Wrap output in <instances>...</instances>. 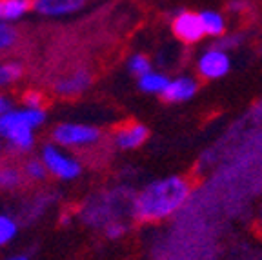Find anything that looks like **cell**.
<instances>
[{
    "instance_id": "22",
    "label": "cell",
    "mask_w": 262,
    "mask_h": 260,
    "mask_svg": "<svg viewBox=\"0 0 262 260\" xmlns=\"http://www.w3.org/2000/svg\"><path fill=\"white\" fill-rule=\"evenodd\" d=\"M22 104H26V107H42L44 106V95L37 90H29L22 95Z\"/></svg>"
},
{
    "instance_id": "4",
    "label": "cell",
    "mask_w": 262,
    "mask_h": 260,
    "mask_svg": "<svg viewBox=\"0 0 262 260\" xmlns=\"http://www.w3.org/2000/svg\"><path fill=\"white\" fill-rule=\"evenodd\" d=\"M42 160H44L49 173L60 180H73L80 175L82 171V166L78 164V160H75L70 155L62 153L53 144L44 146V149H42Z\"/></svg>"
},
{
    "instance_id": "9",
    "label": "cell",
    "mask_w": 262,
    "mask_h": 260,
    "mask_svg": "<svg viewBox=\"0 0 262 260\" xmlns=\"http://www.w3.org/2000/svg\"><path fill=\"white\" fill-rule=\"evenodd\" d=\"M84 6V0H33V9L44 16H60L75 13Z\"/></svg>"
},
{
    "instance_id": "19",
    "label": "cell",
    "mask_w": 262,
    "mask_h": 260,
    "mask_svg": "<svg viewBox=\"0 0 262 260\" xmlns=\"http://www.w3.org/2000/svg\"><path fill=\"white\" fill-rule=\"evenodd\" d=\"M18 40V31L11 26H8L6 22H0V51L9 49L16 44Z\"/></svg>"
},
{
    "instance_id": "6",
    "label": "cell",
    "mask_w": 262,
    "mask_h": 260,
    "mask_svg": "<svg viewBox=\"0 0 262 260\" xmlns=\"http://www.w3.org/2000/svg\"><path fill=\"white\" fill-rule=\"evenodd\" d=\"M199 75L208 80L213 78H222L224 75H228L229 68H231V62H229L228 55L222 51V49L209 48L201 58H199Z\"/></svg>"
},
{
    "instance_id": "15",
    "label": "cell",
    "mask_w": 262,
    "mask_h": 260,
    "mask_svg": "<svg viewBox=\"0 0 262 260\" xmlns=\"http://www.w3.org/2000/svg\"><path fill=\"white\" fill-rule=\"evenodd\" d=\"M22 171H24L26 179L31 180V182H42L46 179V175L49 173L44 160H37V159L26 160V164L22 166Z\"/></svg>"
},
{
    "instance_id": "11",
    "label": "cell",
    "mask_w": 262,
    "mask_h": 260,
    "mask_svg": "<svg viewBox=\"0 0 262 260\" xmlns=\"http://www.w3.org/2000/svg\"><path fill=\"white\" fill-rule=\"evenodd\" d=\"M26 180L28 179H26L24 171L20 167H16L8 162L0 164V189H4V191L18 189Z\"/></svg>"
},
{
    "instance_id": "7",
    "label": "cell",
    "mask_w": 262,
    "mask_h": 260,
    "mask_svg": "<svg viewBox=\"0 0 262 260\" xmlns=\"http://www.w3.org/2000/svg\"><path fill=\"white\" fill-rule=\"evenodd\" d=\"M147 140V127L142 124H124L115 131L113 142L119 149H135Z\"/></svg>"
},
{
    "instance_id": "16",
    "label": "cell",
    "mask_w": 262,
    "mask_h": 260,
    "mask_svg": "<svg viewBox=\"0 0 262 260\" xmlns=\"http://www.w3.org/2000/svg\"><path fill=\"white\" fill-rule=\"evenodd\" d=\"M22 75H24V68H22V64H18V62L0 64V88L16 82Z\"/></svg>"
},
{
    "instance_id": "18",
    "label": "cell",
    "mask_w": 262,
    "mask_h": 260,
    "mask_svg": "<svg viewBox=\"0 0 262 260\" xmlns=\"http://www.w3.org/2000/svg\"><path fill=\"white\" fill-rule=\"evenodd\" d=\"M127 69L137 77H142V75L151 71V62H149V58L146 55H133L129 58V62H127Z\"/></svg>"
},
{
    "instance_id": "8",
    "label": "cell",
    "mask_w": 262,
    "mask_h": 260,
    "mask_svg": "<svg viewBox=\"0 0 262 260\" xmlns=\"http://www.w3.org/2000/svg\"><path fill=\"white\" fill-rule=\"evenodd\" d=\"M91 84V75L86 69H77L68 77L60 78V80L55 84V91L62 97H75V95H80L82 91H86Z\"/></svg>"
},
{
    "instance_id": "21",
    "label": "cell",
    "mask_w": 262,
    "mask_h": 260,
    "mask_svg": "<svg viewBox=\"0 0 262 260\" xmlns=\"http://www.w3.org/2000/svg\"><path fill=\"white\" fill-rule=\"evenodd\" d=\"M226 9L229 13H235V15H248L253 9V4L250 0H228Z\"/></svg>"
},
{
    "instance_id": "24",
    "label": "cell",
    "mask_w": 262,
    "mask_h": 260,
    "mask_svg": "<svg viewBox=\"0 0 262 260\" xmlns=\"http://www.w3.org/2000/svg\"><path fill=\"white\" fill-rule=\"evenodd\" d=\"M8 111H11V100L6 98L4 95H0V117L4 113H8Z\"/></svg>"
},
{
    "instance_id": "14",
    "label": "cell",
    "mask_w": 262,
    "mask_h": 260,
    "mask_svg": "<svg viewBox=\"0 0 262 260\" xmlns=\"http://www.w3.org/2000/svg\"><path fill=\"white\" fill-rule=\"evenodd\" d=\"M202 24H204L206 35L211 37H222L226 31V22L222 18V15H219L217 11H202L201 13Z\"/></svg>"
},
{
    "instance_id": "3",
    "label": "cell",
    "mask_w": 262,
    "mask_h": 260,
    "mask_svg": "<svg viewBox=\"0 0 262 260\" xmlns=\"http://www.w3.org/2000/svg\"><path fill=\"white\" fill-rule=\"evenodd\" d=\"M102 137L100 129L88 124H58L51 133V138L57 146L62 147H78V146H91L98 142Z\"/></svg>"
},
{
    "instance_id": "12",
    "label": "cell",
    "mask_w": 262,
    "mask_h": 260,
    "mask_svg": "<svg viewBox=\"0 0 262 260\" xmlns=\"http://www.w3.org/2000/svg\"><path fill=\"white\" fill-rule=\"evenodd\" d=\"M33 6V0H0V22L20 18Z\"/></svg>"
},
{
    "instance_id": "26",
    "label": "cell",
    "mask_w": 262,
    "mask_h": 260,
    "mask_svg": "<svg viewBox=\"0 0 262 260\" xmlns=\"http://www.w3.org/2000/svg\"><path fill=\"white\" fill-rule=\"evenodd\" d=\"M0 149H2V146H0Z\"/></svg>"
},
{
    "instance_id": "5",
    "label": "cell",
    "mask_w": 262,
    "mask_h": 260,
    "mask_svg": "<svg viewBox=\"0 0 262 260\" xmlns=\"http://www.w3.org/2000/svg\"><path fill=\"white\" fill-rule=\"evenodd\" d=\"M173 35L184 44H196L206 35L201 13H193L188 9H177L171 20Z\"/></svg>"
},
{
    "instance_id": "20",
    "label": "cell",
    "mask_w": 262,
    "mask_h": 260,
    "mask_svg": "<svg viewBox=\"0 0 262 260\" xmlns=\"http://www.w3.org/2000/svg\"><path fill=\"white\" fill-rule=\"evenodd\" d=\"M244 40V35L242 33H233V35H226V37H221L219 40L213 42V48L215 49H233V48H238Z\"/></svg>"
},
{
    "instance_id": "17",
    "label": "cell",
    "mask_w": 262,
    "mask_h": 260,
    "mask_svg": "<svg viewBox=\"0 0 262 260\" xmlns=\"http://www.w3.org/2000/svg\"><path fill=\"white\" fill-rule=\"evenodd\" d=\"M18 226L16 220L11 219L9 215H0V246H6L8 242H11L15 239Z\"/></svg>"
},
{
    "instance_id": "23",
    "label": "cell",
    "mask_w": 262,
    "mask_h": 260,
    "mask_svg": "<svg viewBox=\"0 0 262 260\" xmlns=\"http://www.w3.org/2000/svg\"><path fill=\"white\" fill-rule=\"evenodd\" d=\"M126 231H127V226L124 222H120V220H111V222L106 226V236L111 240L124 236L126 235Z\"/></svg>"
},
{
    "instance_id": "25",
    "label": "cell",
    "mask_w": 262,
    "mask_h": 260,
    "mask_svg": "<svg viewBox=\"0 0 262 260\" xmlns=\"http://www.w3.org/2000/svg\"><path fill=\"white\" fill-rule=\"evenodd\" d=\"M8 260H29L26 255H15V256H11V258H8Z\"/></svg>"
},
{
    "instance_id": "10",
    "label": "cell",
    "mask_w": 262,
    "mask_h": 260,
    "mask_svg": "<svg viewBox=\"0 0 262 260\" xmlns=\"http://www.w3.org/2000/svg\"><path fill=\"white\" fill-rule=\"evenodd\" d=\"M199 90L195 78L191 77H179L175 80H169L168 88L164 90L162 98L166 102H184L189 100Z\"/></svg>"
},
{
    "instance_id": "1",
    "label": "cell",
    "mask_w": 262,
    "mask_h": 260,
    "mask_svg": "<svg viewBox=\"0 0 262 260\" xmlns=\"http://www.w3.org/2000/svg\"><path fill=\"white\" fill-rule=\"evenodd\" d=\"M189 197V184L182 177H168L147 184L131 204L139 222H157L177 213Z\"/></svg>"
},
{
    "instance_id": "2",
    "label": "cell",
    "mask_w": 262,
    "mask_h": 260,
    "mask_svg": "<svg viewBox=\"0 0 262 260\" xmlns=\"http://www.w3.org/2000/svg\"><path fill=\"white\" fill-rule=\"evenodd\" d=\"M46 113L42 107L11 110L0 117V137L8 142L13 153H28L35 144L33 129L44 124Z\"/></svg>"
},
{
    "instance_id": "13",
    "label": "cell",
    "mask_w": 262,
    "mask_h": 260,
    "mask_svg": "<svg viewBox=\"0 0 262 260\" xmlns=\"http://www.w3.org/2000/svg\"><path fill=\"white\" fill-rule=\"evenodd\" d=\"M169 78L164 73H157V71H149V73L139 77V88L146 93H155L162 95L164 90L168 88Z\"/></svg>"
}]
</instances>
